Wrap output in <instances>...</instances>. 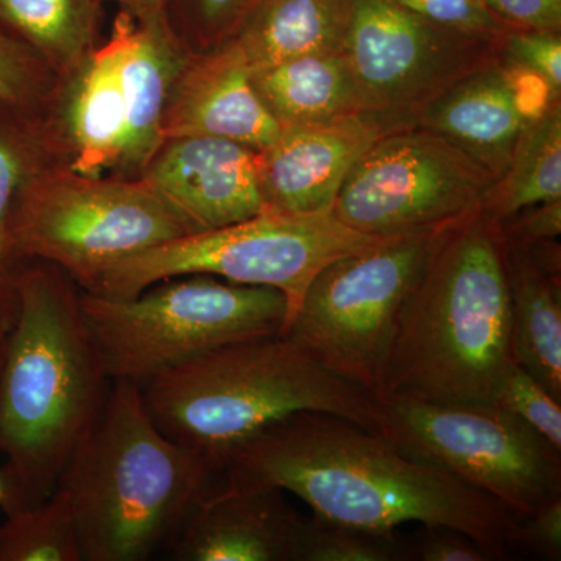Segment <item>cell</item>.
Returning a JSON list of instances; mask_svg holds the SVG:
<instances>
[{"instance_id":"13","label":"cell","mask_w":561,"mask_h":561,"mask_svg":"<svg viewBox=\"0 0 561 561\" xmlns=\"http://www.w3.org/2000/svg\"><path fill=\"white\" fill-rule=\"evenodd\" d=\"M557 102L561 95L548 81L500 58L443 92L415 125L449 140L497 181L524 133Z\"/></svg>"},{"instance_id":"8","label":"cell","mask_w":561,"mask_h":561,"mask_svg":"<svg viewBox=\"0 0 561 561\" xmlns=\"http://www.w3.org/2000/svg\"><path fill=\"white\" fill-rule=\"evenodd\" d=\"M442 228L383 236L332 261L309 284L284 335L378 397L402 308Z\"/></svg>"},{"instance_id":"16","label":"cell","mask_w":561,"mask_h":561,"mask_svg":"<svg viewBox=\"0 0 561 561\" xmlns=\"http://www.w3.org/2000/svg\"><path fill=\"white\" fill-rule=\"evenodd\" d=\"M382 133L360 114L280 128L278 139L260 151L265 206L280 213H330L351 169Z\"/></svg>"},{"instance_id":"29","label":"cell","mask_w":561,"mask_h":561,"mask_svg":"<svg viewBox=\"0 0 561 561\" xmlns=\"http://www.w3.org/2000/svg\"><path fill=\"white\" fill-rule=\"evenodd\" d=\"M261 0H169L172 31L190 50L202 51L234 38Z\"/></svg>"},{"instance_id":"2","label":"cell","mask_w":561,"mask_h":561,"mask_svg":"<svg viewBox=\"0 0 561 561\" xmlns=\"http://www.w3.org/2000/svg\"><path fill=\"white\" fill-rule=\"evenodd\" d=\"M16 295L0 370V453L24 507H32L57 490L101 416L113 379L68 273L49 262H27Z\"/></svg>"},{"instance_id":"9","label":"cell","mask_w":561,"mask_h":561,"mask_svg":"<svg viewBox=\"0 0 561 561\" xmlns=\"http://www.w3.org/2000/svg\"><path fill=\"white\" fill-rule=\"evenodd\" d=\"M187 234L142 179L88 176L65 168L41 172L22 191L11 241L24 264L57 265L92 291L113 265Z\"/></svg>"},{"instance_id":"27","label":"cell","mask_w":561,"mask_h":561,"mask_svg":"<svg viewBox=\"0 0 561 561\" xmlns=\"http://www.w3.org/2000/svg\"><path fill=\"white\" fill-rule=\"evenodd\" d=\"M411 560V546L398 531L354 529L312 515L301 519L295 561H400Z\"/></svg>"},{"instance_id":"5","label":"cell","mask_w":561,"mask_h":561,"mask_svg":"<svg viewBox=\"0 0 561 561\" xmlns=\"http://www.w3.org/2000/svg\"><path fill=\"white\" fill-rule=\"evenodd\" d=\"M216 482L197 456L162 434L138 383L116 379L58 486L83 561H144L169 548Z\"/></svg>"},{"instance_id":"28","label":"cell","mask_w":561,"mask_h":561,"mask_svg":"<svg viewBox=\"0 0 561 561\" xmlns=\"http://www.w3.org/2000/svg\"><path fill=\"white\" fill-rule=\"evenodd\" d=\"M58 76L31 46L0 27V102L43 116Z\"/></svg>"},{"instance_id":"31","label":"cell","mask_w":561,"mask_h":561,"mask_svg":"<svg viewBox=\"0 0 561 561\" xmlns=\"http://www.w3.org/2000/svg\"><path fill=\"white\" fill-rule=\"evenodd\" d=\"M423 20L448 31L486 41H501L513 31L497 20L482 0H397Z\"/></svg>"},{"instance_id":"30","label":"cell","mask_w":561,"mask_h":561,"mask_svg":"<svg viewBox=\"0 0 561 561\" xmlns=\"http://www.w3.org/2000/svg\"><path fill=\"white\" fill-rule=\"evenodd\" d=\"M500 405L561 453V401L556 400L522 365L505 373L494 394Z\"/></svg>"},{"instance_id":"32","label":"cell","mask_w":561,"mask_h":561,"mask_svg":"<svg viewBox=\"0 0 561 561\" xmlns=\"http://www.w3.org/2000/svg\"><path fill=\"white\" fill-rule=\"evenodd\" d=\"M500 55L502 60L537 73L561 95V32L513 28L501 39Z\"/></svg>"},{"instance_id":"21","label":"cell","mask_w":561,"mask_h":561,"mask_svg":"<svg viewBox=\"0 0 561 561\" xmlns=\"http://www.w3.org/2000/svg\"><path fill=\"white\" fill-rule=\"evenodd\" d=\"M251 81L280 128L364 116L359 88L343 54L305 55L253 68Z\"/></svg>"},{"instance_id":"4","label":"cell","mask_w":561,"mask_h":561,"mask_svg":"<svg viewBox=\"0 0 561 561\" xmlns=\"http://www.w3.org/2000/svg\"><path fill=\"white\" fill-rule=\"evenodd\" d=\"M140 391L162 434L197 456L217 481L239 446L291 413H332L382 431L375 397L284 334L221 346L162 373Z\"/></svg>"},{"instance_id":"20","label":"cell","mask_w":561,"mask_h":561,"mask_svg":"<svg viewBox=\"0 0 561 561\" xmlns=\"http://www.w3.org/2000/svg\"><path fill=\"white\" fill-rule=\"evenodd\" d=\"M504 242L516 364L561 401L560 243Z\"/></svg>"},{"instance_id":"14","label":"cell","mask_w":561,"mask_h":561,"mask_svg":"<svg viewBox=\"0 0 561 561\" xmlns=\"http://www.w3.org/2000/svg\"><path fill=\"white\" fill-rule=\"evenodd\" d=\"M260 151L209 136L169 138L139 179L179 217L187 234L216 230L267 210Z\"/></svg>"},{"instance_id":"33","label":"cell","mask_w":561,"mask_h":561,"mask_svg":"<svg viewBox=\"0 0 561 561\" xmlns=\"http://www.w3.org/2000/svg\"><path fill=\"white\" fill-rule=\"evenodd\" d=\"M513 556L524 553L534 559L559 561L561 559V497L519 518L513 530Z\"/></svg>"},{"instance_id":"12","label":"cell","mask_w":561,"mask_h":561,"mask_svg":"<svg viewBox=\"0 0 561 561\" xmlns=\"http://www.w3.org/2000/svg\"><path fill=\"white\" fill-rule=\"evenodd\" d=\"M501 41L448 31L397 0H353L345 55L364 116L411 127L457 81L500 60Z\"/></svg>"},{"instance_id":"22","label":"cell","mask_w":561,"mask_h":561,"mask_svg":"<svg viewBox=\"0 0 561 561\" xmlns=\"http://www.w3.org/2000/svg\"><path fill=\"white\" fill-rule=\"evenodd\" d=\"M353 0H261L234 36L251 69L343 54Z\"/></svg>"},{"instance_id":"1","label":"cell","mask_w":561,"mask_h":561,"mask_svg":"<svg viewBox=\"0 0 561 561\" xmlns=\"http://www.w3.org/2000/svg\"><path fill=\"white\" fill-rule=\"evenodd\" d=\"M219 481L289 491L319 518L354 529L446 527L490 560L513 556L519 518L504 505L332 413H291L265 427L228 457Z\"/></svg>"},{"instance_id":"25","label":"cell","mask_w":561,"mask_h":561,"mask_svg":"<svg viewBox=\"0 0 561 561\" xmlns=\"http://www.w3.org/2000/svg\"><path fill=\"white\" fill-rule=\"evenodd\" d=\"M561 201V102L534 122L511 165L486 192L481 209L491 219H511L519 210Z\"/></svg>"},{"instance_id":"10","label":"cell","mask_w":561,"mask_h":561,"mask_svg":"<svg viewBox=\"0 0 561 561\" xmlns=\"http://www.w3.org/2000/svg\"><path fill=\"white\" fill-rule=\"evenodd\" d=\"M383 437L489 494L516 518L561 497V453L493 402L376 397Z\"/></svg>"},{"instance_id":"18","label":"cell","mask_w":561,"mask_h":561,"mask_svg":"<svg viewBox=\"0 0 561 561\" xmlns=\"http://www.w3.org/2000/svg\"><path fill=\"white\" fill-rule=\"evenodd\" d=\"M43 121L61 168L88 176L117 175L125 106L111 36L76 68L58 76Z\"/></svg>"},{"instance_id":"39","label":"cell","mask_w":561,"mask_h":561,"mask_svg":"<svg viewBox=\"0 0 561 561\" xmlns=\"http://www.w3.org/2000/svg\"><path fill=\"white\" fill-rule=\"evenodd\" d=\"M13 319L5 309L0 306V370H2L3 357H5L7 341H9V331Z\"/></svg>"},{"instance_id":"36","label":"cell","mask_w":561,"mask_h":561,"mask_svg":"<svg viewBox=\"0 0 561 561\" xmlns=\"http://www.w3.org/2000/svg\"><path fill=\"white\" fill-rule=\"evenodd\" d=\"M416 545L411 546V560L420 561H491L482 548L460 531L446 527H424Z\"/></svg>"},{"instance_id":"23","label":"cell","mask_w":561,"mask_h":561,"mask_svg":"<svg viewBox=\"0 0 561 561\" xmlns=\"http://www.w3.org/2000/svg\"><path fill=\"white\" fill-rule=\"evenodd\" d=\"M61 168L43 116L0 102V306L16 317V279L24 267L11 241L22 191L41 172Z\"/></svg>"},{"instance_id":"19","label":"cell","mask_w":561,"mask_h":561,"mask_svg":"<svg viewBox=\"0 0 561 561\" xmlns=\"http://www.w3.org/2000/svg\"><path fill=\"white\" fill-rule=\"evenodd\" d=\"M117 47V73L125 106L124 153L117 175L139 179L162 144V121L187 49L168 14L138 22L119 11L110 33Z\"/></svg>"},{"instance_id":"6","label":"cell","mask_w":561,"mask_h":561,"mask_svg":"<svg viewBox=\"0 0 561 561\" xmlns=\"http://www.w3.org/2000/svg\"><path fill=\"white\" fill-rule=\"evenodd\" d=\"M80 308L110 378L139 387L221 346L284 334L289 323L283 291L202 273L160 280L130 300L80 290Z\"/></svg>"},{"instance_id":"11","label":"cell","mask_w":561,"mask_h":561,"mask_svg":"<svg viewBox=\"0 0 561 561\" xmlns=\"http://www.w3.org/2000/svg\"><path fill=\"white\" fill-rule=\"evenodd\" d=\"M494 179L449 140L411 125L382 133L343 181L331 213L351 230H435L478 209Z\"/></svg>"},{"instance_id":"3","label":"cell","mask_w":561,"mask_h":561,"mask_svg":"<svg viewBox=\"0 0 561 561\" xmlns=\"http://www.w3.org/2000/svg\"><path fill=\"white\" fill-rule=\"evenodd\" d=\"M515 364L504 236L479 206L438 231L402 308L378 397L493 402Z\"/></svg>"},{"instance_id":"38","label":"cell","mask_w":561,"mask_h":561,"mask_svg":"<svg viewBox=\"0 0 561 561\" xmlns=\"http://www.w3.org/2000/svg\"><path fill=\"white\" fill-rule=\"evenodd\" d=\"M0 508H2L7 515L25 508L16 486L13 485V482H11L9 474H7L3 468H0Z\"/></svg>"},{"instance_id":"37","label":"cell","mask_w":561,"mask_h":561,"mask_svg":"<svg viewBox=\"0 0 561 561\" xmlns=\"http://www.w3.org/2000/svg\"><path fill=\"white\" fill-rule=\"evenodd\" d=\"M101 3L114 2L121 11L130 14L138 22L153 21L168 14L169 0H99Z\"/></svg>"},{"instance_id":"26","label":"cell","mask_w":561,"mask_h":561,"mask_svg":"<svg viewBox=\"0 0 561 561\" xmlns=\"http://www.w3.org/2000/svg\"><path fill=\"white\" fill-rule=\"evenodd\" d=\"M7 516L0 526V561H83L69 497L60 486L39 504Z\"/></svg>"},{"instance_id":"17","label":"cell","mask_w":561,"mask_h":561,"mask_svg":"<svg viewBox=\"0 0 561 561\" xmlns=\"http://www.w3.org/2000/svg\"><path fill=\"white\" fill-rule=\"evenodd\" d=\"M268 486L217 481L168 551L179 561H295L301 516Z\"/></svg>"},{"instance_id":"7","label":"cell","mask_w":561,"mask_h":561,"mask_svg":"<svg viewBox=\"0 0 561 561\" xmlns=\"http://www.w3.org/2000/svg\"><path fill=\"white\" fill-rule=\"evenodd\" d=\"M334 214L264 210L238 224L184 234L113 265L88 294L130 300L160 280L210 275L243 286L272 287L289 301V321L306 289L328 264L375 241ZM289 324V323H287Z\"/></svg>"},{"instance_id":"35","label":"cell","mask_w":561,"mask_h":561,"mask_svg":"<svg viewBox=\"0 0 561 561\" xmlns=\"http://www.w3.org/2000/svg\"><path fill=\"white\" fill-rule=\"evenodd\" d=\"M505 241L529 245L559 241L561 232V201L541 203L519 210L511 219L500 221Z\"/></svg>"},{"instance_id":"15","label":"cell","mask_w":561,"mask_h":561,"mask_svg":"<svg viewBox=\"0 0 561 561\" xmlns=\"http://www.w3.org/2000/svg\"><path fill=\"white\" fill-rule=\"evenodd\" d=\"M279 133L234 38L213 49L187 51L165 106L162 138L209 136L264 150Z\"/></svg>"},{"instance_id":"34","label":"cell","mask_w":561,"mask_h":561,"mask_svg":"<svg viewBox=\"0 0 561 561\" xmlns=\"http://www.w3.org/2000/svg\"><path fill=\"white\" fill-rule=\"evenodd\" d=\"M515 31L561 32V0H482Z\"/></svg>"},{"instance_id":"24","label":"cell","mask_w":561,"mask_h":561,"mask_svg":"<svg viewBox=\"0 0 561 561\" xmlns=\"http://www.w3.org/2000/svg\"><path fill=\"white\" fill-rule=\"evenodd\" d=\"M102 5L99 0H0V27L65 73L101 44Z\"/></svg>"}]
</instances>
